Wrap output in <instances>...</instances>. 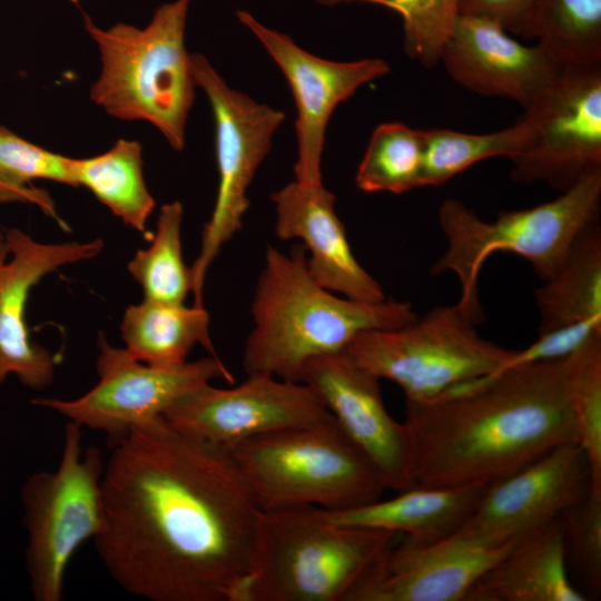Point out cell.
<instances>
[{
	"instance_id": "obj_1",
	"label": "cell",
	"mask_w": 601,
	"mask_h": 601,
	"mask_svg": "<svg viewBox=\"0 0 601 601\" xmlns=\"http://www.w3.org/2000/svg\"><path fill=\"white\" fill-rule=\"evenodd\" d=\"M110 444L93 539L110 577L150 601H244L260 510L229 451L164 416Z\"/></svg>"
},
{
	"instance_id": "obj_2",
	"label": "cell",
	"mask_w": 601,
	"mask_h": 601,
	"mask_svg": "<svg viewBox=\"0 0 601 601\" xmlns=\"http://www.w3.org/2000/svg\"><path fill=\"white\" fill-rule=\"evenodd\" d=\"M572 354L405 402L415 486L489 484L560 444L579 443Z\"/></svg>"
},
{
	"instance_id": "obj_3",
	"label": "cell",
	"mask_w": 601,
	"mask_h": 601,
	"mask_svg": "<svg viewBox=\"0 0 601 601\" xmlns=\"http://www.w3.org/2000/svg\"><path fill=\"white\" fill-rule=\"evenodd\" d=\"M250 314L245 372L290 382H299L308 361L343 352L357 335L400 328L417 318L408 302H361L321 286L309 273L302 244L288 254L267 247Z\"/></svg>"
},
{
	"instance_id": "obj_4",
	"label": "cell",
	"mask_w": 601,
	"mask_h": 601,
	"mask_svg": "<svg viewBox=\"0 0 601 601\" xmlns=\"http://www.w3.org/2000/svg\"><path fill=\"white\" fill-rule=\"evenodd\" d=\"M190 1L159 6L145 28L117 22L101 29L81 10L101 60L91 100L120 120L150 122L175 150L185 147L195 100L191 53L185 46Z\"/></svg>"
},
{
	"instance_id": "obj_5",
	"label": "cell",
	"mask_w": 601,
	"mask_h": 601,
	"mask_svg": "<svg viewBox=\"0 0 601 601\" xmlns=\"http://www.w3.org/2000/svg\"><path fill=\"white\" fill-rule=\"evenodd\" d=\"M600 203L601 171L584 177L553 200L501 210L491 221L481 219L461 200L446 198L437 217L447 248L431 273H455L461 286L456 306L477 325L484 319L477 282L486 259L496 252L516 254L546 282L560 270L578 235L599 218Z\"/></svg>"
},
{
	"instance_id": "obj_6",
	"label": "cell",
	"mask_w": 601,
	"mask_h": 601,
	"mask_svg": "<svg viewBox=\"0 0 601 601\" xmlns=\"http://www.w3.org/2000/svg\"><path fill=\"white\" fill-rule=\"evenodd\" d=\"M396 534L335 523L315 506L260 511L244 601H347Z\"/></svg>"
},
{
	"instance_id": "obj_7",
	"label": "cell",
	"mask_w": 601,
	"mask_h": 601,
	"mask_svg": "<svg viewBox=\"0 0 601 601\" xmlns=\"http://www.w3.org/2000/svg\"><path fill=\"white\" fill-rule=\"evenodd\" d=\"M228 451L260 511L347 510L382 499L386 490L334 417L262 434Z\"/></svg>"
},
{
	"instance_id": "obj_8",
	"label": "cell",
	"mask_w": 601,
	"mask_h": 601,
	"mask_svg": "<svg viewBox=\"0 0 601 601\" xmlns=\"http://www.w3.org/2000/svg\"><path fill=\"white\" fill-rule=\"evenodd\" d=\"M82 427L68 421L55 471L30 474L21 487L26 568L37 601H60L65 573L79 546L102 530L99 447L81 446Z\"/></svg>"
},
{
	"instance_id": "obj_9",
	"label": "cell",
	"mask_w": 601,
	"mask_h": 601,
	"mask_svg": "<svg viewBox=\"0 0 601 601\" xmlns=\"http://www.w3.org/2000/svg\"><path fill=\"white\" fill-rule=\"evenodd\" d=\"M359 365L397 384L406 402H424L494 373L513 351L481 337L454 306H436L413 323L357 335L344 349Z\"/></svg>"
},
{
	"instance_id": "obj_10",
	"label": "cell",
	"mask_w": 601,
	"mask_h": 601,
	"mask_svg": "<svg viewBox=\"0 0 601 601\" xmlns=\"http://www.w3.org/2000/svg\"><path fill=\"white\" fill-rule=\"evenodd\" d=\"M191 63L196 86L207 96L215 119L219 178L211 215L203 227L200 250L190 267L194 305L204 306L207 270L223 246L242 229L250 205L248 187L285 114L228 87L203 55L191 53Z\"/></svg>"
},
{
	"instance_id": "obj_11",
	"label": "cell",
	"mask_w": 601,
	"mask_h": 601,
	"mask_svg": "<svg viewBox=\"0 0 601 601\" xmlns=\"http://www.w3.org/2000/svg\"><path fill=\"white\" fill-rule=\"evenodd\" d=\"M516 119L528 137L510 159L514 181H544L563 193L601 171V63L563 66Z\"/></svg>"
},
{
	"instance_id": "obj_12",
	"label": "cell",
	"mask_w": 601,
	"mask_h": 601,
	"mask_svg": "<svg viewBox=\"0 0 601 601\" xmlns=\"http://www.w3.org/2000/svg\"><path fill=\"white\" fill-rule=\"evenodd\" d=\"M98 383L73 400L37 397L31 404L57 412L81 427L104 432L112 442L130 430L164 416L194 390L234 377L217 355L174 367H156L132 357L126 348L98 336Z\"/></svg>"
},
{
	"instance_id": "obj_13",
	"label": "cell",
	"mask_w": 601,
	"mask_h": 601,
	"mask_svg": "<svg viewBox=\"0 0 601 601\" xmlns=\"http://www.w3.org/2000/svg\"><path fill=\"white\" fill-rule=\"evenodd\" d=\"M164 417L190 436L230 450L248 439L323 423L333 415L308 385L255 374L234 388L205 384L171 405Z\"/></svg>"
},
{
	"instance_id": "obj_14",
	"label": "cell",
	"mask_w": 601,
	"mask_h": 601,
	"mask_svg": "<svg viewBox=\"0 0 601 601\" xmlns=\"http://www.w3.org/2000/svg\"><path fill=\"white\" fill-rule=\"evenodd\" d=\"M516 538L490 539L461 529L431 541L405 535L374 560L347 601H464Z\"/></svg>"
},
{
	"instance_id": "obj_15",
	"label": "cell",
	"mask_w": 601,
	"mask_h": 601,
	"mask_svg": "<svg viewBox=\"0 0 601 601\" xmlns=\"http://www.w3.org/2000/svg\"><path fill=\"white\" fill-rule=\"evenodd\" d=\"M299 382L317 394L386 489L402 492L415 486L411 432L388 414L377 376L343 351L308 361Z\"/></svg>"
},
{
	"instance_id": "obj_16",
	"label": "cell",
	"mask_w": 601,
	"mask_h": 601,
	"mask_svg": "<svg viewBox=\"0 0 601 601\" xmlns=\"http://www.w3.org/2000/svg\"><path fill=\"white\" fill-rule=\"evenodd\" d=\"M237 18L283 71L293 92L297 108L295 180L321 184L325 131L333 111L359 87L388 73L390 65L380 58L326 60L305 51L287 35L263 26L247 11H237Z\"/></svg>"
},
{
	"instance_id": "obj_17",
	"label": "cell",
	"mask_w": 601,
	"mask_h": 601,
	"mask_svg": "<svg viewBox=\"0 0 601 601\" xmlns=\"http://www.w3.org/2000/svg\"><path fill=\"white\" fill-rule=\"evenodd\" d=\"M591 491V470L577 442L560 444L516 472L489 483L461 530L506 540L559 519Z\"/></svg>"
},
{
	"instance_id": "obj_18",
	"label": "cell",
	"mask_w": 601,
	"mask_h": 601,
	"mask_svg": "<svg viewBox=\"0 0 601 601\" xmlns=\"http://www.w3.org/2000/svg\"><path fill=\"white\" fill-rule=\"evenodd\" d=\"M0 252V386L10 375L30 388L41 390L55 378L57 358L33 342L26 323L29 294L59 267L96 257L101 239L45 244L19 228L6 233Z\"/></svg>"
},
{
	"instance_id": "obj_19",
	"label": "cell",
	"mask_w": 601,
	"mask_h": 601,
	"mask_svg": "<svg viewBox=\"0 0 601 601\" xmlns=\"http://www.w3.org/2000/svg\"><path fill=\"white\" fill-rule=\"evenodd\" d=\"M459 85L479 95L501 97L529 107L563 66L540 45L524 46L499 24L459 14L441 61Z\"/></svg>"
},
{
	"instance_id": "obj_20",
	"label": "cell",
	"mask_w": 601,
	"mask_h": 601,
	"mask_svg": "<svg viewBox=\"0 0 601 601\" xmlns=\"http://www.w3.org/2000/svg\"><path fill=\"white\" fill-rule=\"evenodd\" d=\"M276 209L275 234L299 239L307 267L326 289L361 302L386 299L381 284L358 263L335 211L336 196L321 184L288 183L270 195Z\"/></svg>"
},
{
	"instance_id": "obj_21",
	"label": "cell",
	"mask_w": 601,
	"mask_h": 601,
	"mask_svg": "<svg viewBox=\"0 0 601 601\" xmlns=\"http://www.w3.org/2000/svg\"><path fill=\"white\" fill-rule=\"evenodd\" d=\"M561 520L518 535L471 587L464 601H587L566 574Z\"/></svg>"
},
{
	"instance_id": "obj_22",
	"label": "cell",
	"mask_w": 601,
	"mask_h": 601,
	"mask_svg": "<svg viewBox=\"0 0 601 601\" xmlns=\"http://www.w3.org/2000/svg\"><path fill=\"white\" fill-rule=\"evenodd\" d=\"M487 484L453 487L414 486L390 500L341 511H326L333 522L357 528L403 532L416 540L444 538L473 514Z\"/></svg>"
},
{
	"instance_id": "obj_23",
	"label": "cell",
	"mask_w": 601,
	"mask_h": 601,
	"mask_svg": "<svg viewBox=\"0 0 601 601\" xmlns=\"http://www.w3.org/2000/svg\"><path fill=\"white\" fill-rule=\"evenodd\" d=\"M126 351L156 367L187 362L190 351L201 345L217 355L209 334V315L204 306L162 304L144 299L129 306L120 324Z\"/></svg>"
},
{
	"instance_id": "obj_24",
	"label": "cell",
	"mask_w": 601,
	"mask_h": 601,
	"mask_svg": "<svg viewBox=\"0 0 601 601\" xmlns=\"http://www.w3.org/2000/svg\"><path fill=\"white\" fill-rule=\"evenodd\" d=\"M539 334L601 318V228L599 218L575 238L560 270L534 289Z\"/></svg>"
},
{
	"instance_id": "obj_25",
	"label": "cell",
	"mask_w": 601,
	"mask_h": 601,
	"mask_svg": "<svg viewBox=\"0 0 601 601\" xmlns=\"http://www.w3.org/2000/svg\"><path fill=\"white\" fill-rule=\"evenodd\" d=\"M75 187L83 186L125 225L144 234L155 207L142 174V147L136 140L119 139L107 151L89 158H71Z\"/></svg>"
},
{
	"instance_id": "obj_26",
	"label": "cell",
	"mask_w": 601,
	"mask_h": 601,
	"mask_svg": "<svg viewBox=\"0 0 601 601\" xmlns=\"http://www.w3.org/2000/svg\"><path fill=\"white\" fill-rule=\"evenodd\" d=\"M526 38L561 66L601 63V0H538Z\"/></svg>"
},
{
	"instance_id": "obj_27",
	"label": "cell",
	"mask_w": 601,
	"mask_h": 601,
	"mask_svg": "<svg viewBox=\"0 0 601 601\" xmlns=\"http://www.w3.org/2000/svg\"><path fill=\"white\" fill-rule=\"evenodd\" d=\"M183 216V205L178 200L162 205L149 247L137 250L128 264L146 300L184 305L191 292V270L181 252Z\"/></svg>"
},
{
	"instance_id": "obj_28",
	"label": "cell",
	"mask_w": 601,
	"mask_h": 601,
	"mask_svg": "<svg viewBox=\"0 0 601 601\" xmlns=\"http://www.w3.org/2000/svg\"><path fill=\"white\" fill-rule=\"evenodd\" d=\"M424 144V130L401 122L377 126L356 171L357 187L391 194L422 187Z\"/></svg>"
},
{
	"instance_id": "obj_29",
	"label": "cell",
	"mask_w": 601,
	"mask_h": 601,
	"mask_svg": "<svg viewBox=\"0 0 601 601\" xmlns=\"http://www.w3.org/2000/svg\"><path fill=\"white\" fill-rule=\"evenodd\" d=\"M37 179L75 187L70 157L49 151L0 125V204H35L65 226L49 194L32 185Z\"/></svg>"
},
{
	"instance_id": "obj_30",
	"label": "cell",
	"mask_w": 601,
	"mask_h": 601,
	"mask_svg": "<svg viewBox=\"0 0 601 601\" xmlns=\"http://www.w3.org/2000/svg\"><path fill=\"white\" fill-rule=\"evenodd\" d=\"M528 137L526 127L514 125L490 134H466L450 129L424 130L422 187L440 186L484 159L519 155Z\"/></svg>"
},
{
	"instance_id": "obj_31",
	"label": "cell",
	"mask_w": 601,
	"mask_h": 601,
	"mask_svg": "<svg viewBox=\"0 0 601 601\" xmlns=\"http://www.w3.org/2000/svg\"><path fill=\"white\" fill-rule=\"evenodd\" d=\"M579 445L591 470V490L601 492V334L572 354Z\"/></svg>"
},
{
	"instance_id": "obj_32",
	"label": "cell",
	"mask_w": 601,
	"mask_h": 601,
	"mask_svg": "<svg viewBox=\"0 0 601 601\" xmlns=\"http://www.w3.org/2000/svg\"><path fill=\"white\" fill-rule=\"evenodd\" d=\"M328 2L351 0H326ZM386 7L403 21L404 50L425 68L441 61L459 16L456 0H359Z\"/></svg>"
},
{
	"instance_id": "obj_33",
	"label": "cell",
	"mask_w": 601,
	"mask_h": 601,
	"mask_svg": "<svg viewBox=\"0 0 601 601\" xmlns=\"http://www.w3.org/2000/svg\"><path fill=\"white\" fill-rule=\"evenodd\" d=\"M564 544L570 546L589 595L601 592V492L590 491L560 516ZM588 595V598H589Z\"/></svg>"
},
{
	"instance_id": "obj_34",
	"label": "cell",
	"mask_w": 601,
	"mask_h": 601,
	"mask_svg": "<svg viewBox=\"0 0 601 601\" xmlns=\"http://www.w3.org/2000/svg\"><path fill=\"white\" fill-rule=\"evenodd\" d=\"M595 334H601V318L585 319L541 333L524 349L513 351L511 357L497 371L568 357Z\"/></svg>"
},
{
	"instance_id": "obj_35",
	"label": "cell",
	"mask_w": 601,
	"mask_h": 601,
	"mask_svg": "<svg viewBox=\"0 0 601 601\" xmlns=\"http://www.w3.org/2000/svg\"><path fill=\"white\" fill-rule=\"evenodd\" d=\"M538 0H456L457 13L490 20L526 38Z\"/></svg>"
},
{
	"instance_id": "obj_36",
	"label": "cell",
	"mask_w": 601,
	"mask_h": 601,
	"mask_svg": "<svg viewBox=\"0 0 601 601\" xmlns=\"http://www.w3.org/2000/svg\"><path fill=\"white\" fill-rule=\"evenodd\" d=\"M7 248L6 234L0 229V252Z\"/></svg>"
}]
</instances>
